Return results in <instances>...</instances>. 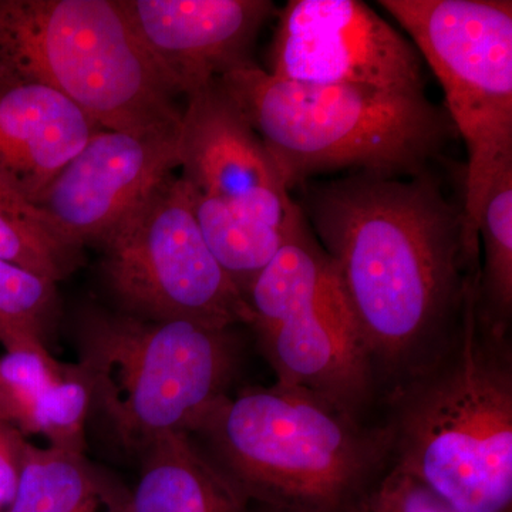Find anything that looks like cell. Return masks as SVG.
Returning <instances> with one entry per match:
<instances>
[{"label":"cell","instance_id":"6da1fadb","mask_svg":"<svg viewBox=\"0 0 512 512\" xmlns=\"http://www.w3.org/2000/svg\"><path fill=\"white\" fill-rule=\"evenodd\" d=\"M299 187L296 204L332 262L376 377L403 382L454 335L478 278L463 200H451L431 168Z\"/></svg>","mask_w":512,"mask_h":512},{"label":"cell","instance_id":"7a4b0ae2","mask_svg":"<svg viewBox=\"0 0 512 512\" xmlns=\"http://www.w3.org/2000/svg\"><path fill=\"white\" fill-rule=\"evenodd\" d=\"M477 285L451 339L394 386L387 430L394 466L457 512H511L510 336L478 315Z\"/></svg>","mask_w":512,"mask_h":512},{"label":"cell","instance_id":"3957f363","mask_svg":"<svg viewBox=\"0 0 512 512\" xmlns=\"http://www.w3.org/2000/svg\"><path fill=\"white\" fill-rule=\"evenodd\" d=\"M192 434L249 500L288 512H345L392 454L387 427L281 383L225 394Z\"/></svg>","mask_w":512,"mask_h":512},{"label":"cell","instance_id":"277c9868","mask_svg":"<svg viewBox=\"0 0 512 512\" xmlns=\"http://www.w3.org/2000/svg\"><path fill=\"white\" fill-rule=\"evenodd\" d=\"M217 80L264 141L289 191L332 171L424 173L456 131L426 93L296 83L256 63Z\"/></svg>","mask_w":512,"mask_h":512},{"label":"cell","instance_id":"5b68a950","mask_svg":"<svg viewBox=\"0 0 512 512\" xmlns=\"http://www.w3.org/2000/svg\"><path fill=\"white\" fill-rule=\"evenodd\" d=\"M76 345L92 410L136 457L167 434H191L228 394L241 365L234 328L146 320L117 309H84Z\"/></svg>","mask_w":512,"mask_h":512},{"label":"cell","instance_id":"8992f818","mask_svg":"<svg viewBox=\"0 0 512 512\" xmlns=\"http://www.w3.org/2000/svg\"><path fill=\"white\" fill-rule=\"evenodd\" d=\"M0 77L56 90L103 130L183 117L120 0H0Z\"/></svg>","mask_w":512,"mask_h":512},{"label":"cell","instance_id":"52a82bcc","mask_svg":"<svg viewBox=\"0 0 512 512\" xmlns=\"http://www.w3.org/2000/svg\"><path fill=\"white\" fill-rule=\"evenodd\" d=\"M439 80L447 116L467 150L463 211L480 255L478 222L497 175L512 167L511 0L379 2Z\"/></svg>","mask_w":512,"mask_h":512},{"label":"cell","instance_id":"ba28073f","mask_svg":"<svg viewBox=\"0 0 512 512\" xmlns=\"http://www.w3.org/2000/svg\"><path fill=\"white\" fill-rule=\"evenodd\" d=\"M245 299L276 383L319 394L359 417L375 393V367L302 211Z\"/></svg>","mask_w":512,"mask_h":512},{"label":"cell","instance_id":"9c48e42d","mask_svg":"<svg viewBox=\"0 0 512 512\" xmlns=\"http://www.w3.org/2000/svg\"><path fill=\"white\" fill-rule=\"evenodd\" d=\"M117 311L208 328L251 326L247 299L212 255L190 188L171 175L99 245Z\"/></svg>","mask_w":512,"mask_h":512},{"label":"cell","instance_id":"30bf717a","mask_svg":"<svg viewBox=\"0 0 512 512\" xmlns=\"http://www.w3.org/2000/svg\"><path fill=\"white\" fill-rule=\"evenodd\" d=\"M269 74L306 84L426 93L409 37L357 0H291L278 12Z\"/></svg>","mask_w":512,"mask_h":512},{"label":"cell","instance_id":"8fae6325","mask_svg":"<svg viewBox=\"0 0 512 512\" xmlns=\"http://www.w3.org/2000/svg\"><path fill=\"white\" fill-rule=\"evenodd\" d=\"M180 128L173 120L99 131L47 185L37 207L74 247H99L180 168Z\"/></svg>","mask_w":512,"mask_h":512},{"label":"cell","instance_id":"7c38bea8","mask_svg":"<svg viewBox=\"0 0 512 512\" xmlns=\"http://www.w3.org/2000/svg\"><path fill=\"white\" fill-rule=\"evenodd\" d=\"M178 160L191 190L285 231L299 212L264 141L217 79L185 96Z\"/></svg>","mask_w":512,"mask_h":512},{"label":"cell","instance_id":"4fadbf2b","mask_svg":"<svg viewBox=\"0 0 512 512\" xmlns=\"http://www.w3.org/2000/svg\"><path fill=\"white\" fill-rule=\"evenodd\" d=\"M138 37L181 96L255 63L269 0H120Z\"/></svg>","mask_w":512,"mask_h":512},{"label":"cell","instance_id":"5bb4252c","mask_svg":"<svg viewBox=\"0 0 512 512\" xmlns=\"http://www.w3.org/2000/svg\"><path fill=\"white\" fill-rule=\"evenodd\" d=\"M101 130L56 90L0 77V173L35 204Z\"/></svg>","mask_w":512,"mask_h":512},{"label":"cell","instance_id":"9a60e30c","mask_svg":"<svg viewBox=\"0 0 512 512\" xmlns=\"http://www.w3.org/2000/svg\"><path fill=\"white\" fill-rule=\"evenodd\" d=\"M140 461L131 512H249L247 495L191 434L161 437L143 451Z\"/></svg>","mask_w":512,"mask_h":512},{"label":"cell","instance_id":"2e32d148","mask_svg":"<svg viewBox=\"0 0 512 512\" xmlns=\"http://www.w3.org/2000/svg\"><path fill=\"white\" fill-rule=\"evenodd\" d=\"M5 512H131V490L84 453L28 441L18 493Z\"/></svg>","mask_w":512,"mask_h":512},{"label":"cell","instance_id":"e0dca14e","mask_svg":"<svg viewBox=\"0 0 512 512\" xmlns=\"http://www.w3.org/2000/svg\"><path fill=\"white\" fill-rule=\"evenodd\" d=\"M0 259L50 281H63L83 262V249L57 231L35 202L0 173Z\"/></svg>","mask_w":512,"mask_h":512},{"label":"cell","instance_id":"ac0fdd59","mask_svg":"<svg viewBox=\"0 0 512 512\" xmlns=\"http://www.w3.org/2000/svg\"><path fill=\"white\" fill-rule=\"evenodd\" d=\"M478 242L477 311L495 330L508 335L512 318V167L497 175L485 198Z\"/></svg>","mask_w":512,"mask_h":512},{"label":"cell","instance_id":"d6986e66","mask_svg":"<svg viewBox=\"0 0 512 512\" xmlns=\"http://www.w3.org/2000/svg\"><path fill=\"white\" fill-rule=\"evenodd\" d=\"M188 188L202 237L218 264L245 296L256 276L281 247L289 227L279 231L249 221L229 210L222 202L198 194L191 190L190 185Z\"/></svg>","mask_w":512,"mask_h":512},{"label":"cell","instance_id":"ffe728a7","mask_svg":"<svg viewBox=\"0 0 512 512\" xmlns=\"http://www.w3.org/2000/svg\"><path fill=\"white\" fill-rule=\"evenodd\" d=\"M60 315L55 282L0 259V345L50 352Z\"/></svg>","mask_w":512,"mask_h":512},{"label":"cell","instance_id":"44dd1931","mask_svg":"<svg viewBox=\"0 0 512 512\" xmlns=\"http://www.w3.org/2000/svg\"><path fill=\"white\" fill-rule=\"evenodd\" d=\"M92 412L89 384L77 363H67L63 375L37 400L22 434L40 436L57 450L84 453L86 421Z\"/></svg>","mask_w":512,"mask_h":512},{"label":"cell","instance_id":"7402d4cb","mask_svg":"<svg viewBox=\"0 0 512 512\" xmlns=\"http://www.w3.org/2000/svg\"><path fill=\"white\" fill-rule=\"evenodd\" d=\"M67 363L50 352H6L0 357V421L22 433L33 407L63 375Z\"/></svg>","mask_w":512,"mask_h":512},{"label":"cell","instance_id":"603a6c76","mask_svg":"<svg viewBox=\"0 0 512 512\" xmlns=\"http://www.w3.org/2000/svg\"><path fill=\"white\" fill-rule=\"evenodd\" d=\"M345 512H457L406 471L393 466L349 505Z\"/></svg>","mask_w":512,"mask_h":512},{"label":"cell","instance_id":"cb8c5ba5","mask_svg":"<svg viewBox=\"0 0 512 512\" xmlns=\"http://www.w3.org/2000/svg\"><path fill=\"white\" fill-rule=\"evenodd\" d=\"M28 439L15 427L0 421V512H5L18 493Z\"/></svg>","mask_w":512,"mask_h":512},{"label":"cell","instance_id":"d4e9b609","mask_svg":"<svg viewBox=\"0 0 512 512\" xmlns=\"http://www.w3.org/2000/svg\"><path fill=\"white\" fill-rule=\"evenodd\" d=\"M269 512H288V511L274 510V508H271V511H269Z\"/></svg>","mask_w":512,"mask_h":512}]
</instances>
